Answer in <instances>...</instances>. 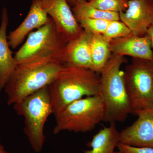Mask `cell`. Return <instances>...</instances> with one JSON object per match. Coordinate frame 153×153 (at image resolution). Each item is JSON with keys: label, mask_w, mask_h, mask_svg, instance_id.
I'll return each instance as SVG.
<instances>
[{"label": "cell", "mask_w": 153, "mask_h": 153, "mask_svg": "<svg viewBox=\"0 0 153 153\" xmlns=\"http://www.w3.org/2000/svg\"><path fill=\"white\" fill-rule=\"evenodd\" d=\"M91 5L101 10L119 13L128 7L129 0H87Z\"/></svg>", "instance_id": "18"}, {"label": "cell", "mask_w": 153, "mask_h": 153, "mask_svg": "<svg viewBox=\"0 0 153 153\" xmlns=\"http://www.w3.org/2000/svg\"><path fill=\"white\" fill-rule=\"evenodd\" d=\"M8 23L7 10L4 7L0 26V92L4 88L17 65L8 40L7 32Z\"/></svg>", "instance_id": "14"}, {"label": "cell", "mask_w": 153, "mask_h": 153, "mask_svg": "<svg viewBox=\"0 0 153 153\" xmlns=\"http://www.w3.org/2000/svg\"><path fill=\"white\" fill-rule=\"evenodd\" d=\"M117 148L123 153H153V148L131 146L120 142L118 143Z\"/></svg>", "instance_id": "21"}, {"label": "cell", "mask_w": 153, "mask_h": 153, "mask_svg": "<svg viewBox=\"0 0 153 153\" xmlns=\"http://www.w3.org/2000/svg\"><path fill=\"white\" fill-rule=\"evenodd\" d=\"M111 53L119 56H129L153 61L150 38L147 35L136 36L133 33L110 42Z\"/></svg>", "instance_id": "11"}, {"label": "cell", "mask_w": 153, "mask_h": 153, "mask_svg": "<svg viewBox=\"0 0 153 153\" xmlns=\"http://www.w3.org/2000/svg\"><path fill=\"white\" fill-rule=\"evenodd\" d=\"M105 107L100 95L85 97L71 102L55 114L53 133L67 131L86 133L103 121Z\"/></svg>", "instance_id": "5"}, {"label": "cell", "mask_w": 153, "mask_h": 153, "mask_svg": "<svg viewBox=\"0 0 153 153\" xmlns=\"http://www.w3.org/2000/svg\"><path fill=\"white\" fill-rule=\"evenodd\" d=\"M90 47L92 60L91 69L97 73L101 72L112 55L110 41L102 34L92 35Z\"/></svg>", "instance_id": "16"}, {"label": "cell", "mask_w": 153, "mask_h": 153, "mask_svg": "<svg viewBox=\"0 0 153 153\" xmlns=\"http://www.w3.org/2000/svg\"><path fill=\"white\" fill-rule=\"evenodd\" d=\"M120 142V132L115 122H111L109 127L101 129L94 136L87 146L90 149L84 153H114L115 148Z\"/></svg>", "instance_id": "15"}, {"label": "cell", "mask_w": 153, "mask_h": 153, "mask_svg": "<svg viewBox=\"0 0 153 153\" xmlns=\"http://www.w3.org/2000/svg\"><path fill=\"white\" fill-rule=\"evenodd\" d=\"M132 33L131 30L120 20L110 21L105 33L102 34L110 42L116 38H122Z\"/></svg>", "instance_id": "19"}, {"label": "cell", "mask_w": 153, "mask_h": 153, "mask_svg": "<svg viewBox=\"0 0 153 153\" xmlns=\"http://www.w3.org/2000/svg\"><path fill=\"white\" fill-rule=\"evenodd\" d=\"M67 43L50 18L47 24L29 34L14 58L17 64L43 60H54L64 64Z\"/></svg>", "instance_id": "4"}, {"label": "cell", "mask_w": 153, "mask_h": 153, "mask_svg": "<svg viewBox=\"0 0 153 153\" xmlns=\"http://www.w3.org/2000/svg\"><path fill=\"white\" fill-rule=\"evenodd\" d=\"M0 153H9L6 151L4 146L1 143V139H0Z\"/></svg>", "instance_id": "24"}, {"label": "cell", "mask_w": 153, "mask_h": 153, "mask_svg": "<svg viewBox=\"0 0 153 153\" xmlns=\"http://www.w3.org/2000/svg\"><path fill=\"white\" fill-rule=\"evenodd\" d=\"M68 3H70L72 5L75 6V5L79 4V3L82 2L86 0H67Z\"/></svg>", "instance_id": "23"}, {"label": "cell", "mask_w": 153, "mask_h": 153, "mask_svg": "<svg viewBox=\"0 0 153 153\" xmlns=\"http://www.w3.org/2000/svg\"><path fill=\"white\" fill-rule=\"evenodd\" d=\"M48 89L55 114L73 102L100 95V76L89 68L64 64Z\"/></svg>", "instance_id": "1"}, {"label": "cell", "mask_w": 153, "mask_h": 153, "mask_svg": "<svg viewBox=\"0 0 153 153\" xmlns=\"http://www.w3.org/2000/svg\"><path fill=\"white\" fill-rule=\"evenodd\" d=\"M119 13L132 33L145 36L153 24V0H129L126 10Z\"/></svg>", "instance_id": "9"}, {"label": "cell", "mask_w": 153, "mask_h": 153, "mask_svg": "<svg viewBox=\"0 0 153 153\" xmlns=\"http://www.w3.org/2000/svg\"><path fill=\"white\" fill-rule=\"evenodd\" d=\"M110 21L102 19H82L78 21L83 30L92 35L103 34Z\"/></svg>", "instance_id": "20"}, {"label": "cell", "mask_w": 153, "mask_h": 153, "mask_svg": "<svg viewBox=\"0 0 153 153\" xmlns=\"http://www.w3.org/2000/svg\"><path fill=\"white\" fill-rule=\"evenodd\" d=\"M14 108L25 119L24 132L32 149L40 152L46 139L45 124L49 116L54 114L48 85L14 104Z\"/></svg>", "instance_id": "6"}, {"label": "cell", "mask_w": 153, "mask_h": 153, "mask_svg": "<svg viewBox=\"0 0 153 153\" xmlns=\"http://www.w3.org/2000/svg\"><path fill=\"white\" fill-rule=\"evenodd\" d=\"M72 10L77 21L82 19H102L108 21L120 20L119 13L99 10L91 5L87 0L75 5Z\"/></svg>", "instance_id": "17"}, {"label": "cell", "mask_w": 153, "mask_h": 153, "mask_svg": "<svg viewBox=\"0 0 153 153\" xmlns=\"http://www.w3.org/2000/svg\"><path fill=\"white\" fill-rule=\"evenodd\" d=\"M124 79L131 114L137 116L153 109V61L132 58L124 71Z\"/></svg>", "instance_id": "7"}, {"label": "cell", "mask_w": 153, "mask_h": 153, "mask_svg": "<svg viewBox=\"0 0 153 153\" xmlns=\"http://www.w3.org/2000/svg\"><path fill=\"white\" fill-rule=\"evenodd\" d=\"M64 65L50 60L17 64L4 88L7 96L8 105L20 102L49 85Z\"/></svg>", "instance_id": "2"}, {"label": "cell", "mask_w": 153, "mask_h": 153, "mask_svg": "<svg viewBox=\"0 0 153 153\" xmlns=\"http://www.w3.org/2000/svg\"><path fill=\"white\" fill-rule=\"evenodd\" d=\"M92 36L91 33L83 30L76 38L67 42L63 59L65 65L91 69L90 43Z\"/></svg>", "instance_id": "13"}, {"label": "cell", "mask_w": 153, "mask_h": 153, "mask_svg": "<svg viewBox=\"0 0 153 153\" xmlns=\"http://www.w3.org/2000/svg\"><path fill=\"white\" fill-rule=\"evenodd\" d=\"M146 35H147L150 38L152 47L153 48V24L148 29Z\"/></svg>", "instance_id": "22"}, {"label": "cell", "mask_w": 153, "mask_h": 153, "mask_svg": "<svg viewBox=\"0 0 153 153\" xmlns=\"http://www.w3.org/2000/svg\"><path fill=\"white\" fill-rule=\"evenodd\" d=\"M114 153H122L121 152H120V151H118V152H115Z\"/></svg>", "instance_id": "25"}, {"label": "cell", "mask_w": 153, "mask_h": 153, "mask_svg": "<svg viewBox=\"0 0 153 153\" xmlns=\"http://www.w3.org/2000/svg\"><path fill=\"white\" fill-rule=\"evenodd\" d=\"M124 56L112 54L100 76V95L105 107L103 121L123 122L130 114V105L124 79L122 65Z\"/></svg>", "instance_id": "3"}, {"label": "cell", "mask_w": 153, "mask_h": 153, "mask_svg": "<svg viewBox=\"0 0 153 153\" xmlns=\"http://www.w3.org/2000/svg\"><path fill=\"white\" fill-rule=\"evenodd\" d=\"M131 125L120 132V142L137 147L153 149V109L141 112Z\"/></svg>", "instance_id": "10"}, {"label": "cell", "mask_w": 153, "mask_h": 153, "mask_svg": "<svg viewBox=\"0 0 153 153\" xmlns=\"http://www.w3.org/2000/svg\"><path fill=\"white\" fill-rule=\"evenodd\" d=\"M43 0H32L30 10L23 22L7 36L10 47L16 49L23 43L26 36L49 22L50 17L44 10Z\"/></svg>", "instance_id": "12"}, {"label": "cell", "mask_w": 153, "mask_h": 153, "mask_svg": "<svg viewBox=\"0 0 153 153\" xmlns=\"http://www.w3.org/2000/svg\"><path fill=\"white\" fill-rule=\"evenodd\" d=\"M42 4L57 31L67 42L76 38L83 30L67 0H43Z\"/></svg>", "instance_id": "8"}]
</instances>
